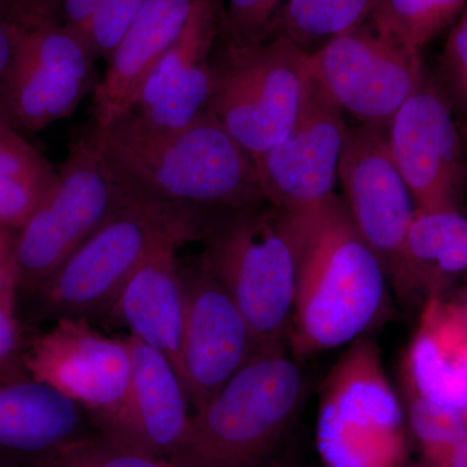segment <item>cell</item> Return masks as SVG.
I'll return each mask as SVG.
<instances>
[{
    "mask_svg": "<svg viewBox=\"0 0 467 467\" xmlns=\"http://www.w3.org/2000/svg\"><path fill=\"white\" fill-rule=\"evenodd\" d=\"M466 7L467 0H374L367 26L387 41L420 54Z\"/></svg>",
    "mask_w": 467,
    "mask_h": 467,
    "instance_id": "cell-25",
    "label": "cell"
},
{
    "mask_svg": "<svg viewBox=\"0 0 467 467\" xmlns=\"http://www.w3.org/2000/svg\"><path fill=\"white\" fill-rule=\"evenodd\" d=\"M436 81L451 109L460 110L462 119H467V7L445 43Z\"/></svg>",
    "mask_w": 467,
    "mask_h": 467,
    "instance_id": "cell-29",
    "label": "cell"
},
{
    "mask_svg": "<svg viewBox=\"0 0 467 467\" xmlns=\"http://www.w3.org/2000/svg\"><path fill=\"white\" fill-rule=\"evenodd\" d=\"M60 3L61 0H0L3 8L26 23L39 18L57 17Z\"/></svg>",
    "mask_w": 467,
    "mask_h": 467,
    "instance_id": "cell-35",
    "label": "cell"
},
{
    "mask_svg": "<svg viewBox=\"0 0 467 467\" xmlns=\"http://www.w3.org/2000/svg\"><path fill=\"white\" fill-rule=\"evenodd\" d=\"M386 133L370 126H349L339 165L343 201L396 296L407 306L425 304L407 251L416 207L393 162Z\"/></svg>",
    "mask_w": 467,
    "mask_h": 467,
    "instance_id": "cell-9",
    "label": "cell"
},
{
    "mask_svg": "<svg viewBox=\"0 0 467 467\" xmlns=\"http://www.w3.org/2000/svg\"><path fill=\"white\" fill-rule=\"evenodd\" d=\"M405 422L378 344L367 335L350 343L319 391L318 445L326 465L402 467Z\"/></svg>",
    "mask_w": 467,
    "mask_h": 467,
    "instance_id": "cell-6",
    "label": "cell"
},
{
    "mask_svg": "<svg viewBox=\"0 0 467 467\" xmlns=\"http://www.w3.org/2000/svg\"><path fill=\"white\" fill-rule=\"evenodd\" d=\"M182 239L162 241L129 279L110 315L130 335L159 350L181 374L184 300L177 251ZM181 379V378H180Z\"/></svg>",
    "mask_w": 467,
    "mask_h": 467,
    "instance_id": "cell-20",
    "label": "cell"
},
{
    "mask_svg": "<svg viewBox=\"0 0 467 467\" xmlns=\"http://www.w3.org/2000/svg\"><path fill=\"white\" fill-rule=\"evenodd\" d=\"M217 214L126 198L109 220L42 285L46 312L90 318L110 313L129 279L162 241L204 239Z\"/></svg>",
    "mask_w": 467,
    "mask_h": 467,
    "instance_id": "cell-5",
    "label": "cell"
},
{
    "mask_svg": "<svg viewBox=\"0 0 467 467\" xmlns=\"http://www.w3.org/2000/svg\"><path fill=\"white\" fill-rule=\"evenodd\" d=\"M308 72L343 113L387 130L426 69L420 52L387 41L365 24L308 54Z\"/></svg>",
    "mask_w": 467,
    "mask_h": 467,
    "instance_id": "cell-12",
    "label": "cell"
},
{
    "mask_svg": "<svg viewBox=\"0 0 467 467\" xmlns=\"http://www.w3.org/2000/svg\"><path fill=\"white\" fill-rule=\"evenodd\" d=\"M451 304L453 306L454 312H456L457 317L460 318L461 324H462L467 331V285L463 288L459 301H453Z\"/></svg>",
    "mask_w": 467,
    "mask_h": 467,
    "instance_id": "cell-36",
    "label": "cell"
},
{
    "mask_svg": "<svg viewBox=\"0 0 467 467\" xmlns=\"http://www.w3.org/2000/svg\"><path fill=\"white\" fill-rule=\"evenodd\" d=\"M24 364L30 378L77 402L106 431L124 408L131 379L128 337H106L88 319L57 318L34 340Z\"/></svg>",
    "mask_w": 467,
    "mask_h": 467,
    "instance_id": "cell-13",
    "label": "cell"
},
{
    "mask_svg": "<svg viewBox=\"0 0 467 467\" xmlns=\"http://www.w3.org/2000/svg\"><path fill=\"white\" fill-rule=\"evenodd\" d=\"M101 3L103 0H61L58 9L61 24L79 39Z\"/></svg>",
    "mask_w": 467,
    "mask_h": 467,
    "instance_id": "cell-32",
    "label": "cell"
},
{
    "mask_svg": "<svg viewBox=\"0 0 467 467\" xmlns=\"http://www.w3.org/2000/svg\"><path fill=\"white\" fill-rule=\"evenodd\" d=\"M202 2L147 0L107 58L106 73L92 92V125L104 128L130 110L150 70L177 41Z\"/></svg>",
    "mask_w": 467,
    "mask_h": 467,
    "instance_id": "cell-19",
    "label": "cell"
},
{
    "mask_svg": "<svg viewBox=\"0 0 467 467\" xmlns=\"http://www.w3.org/2000/svg\"><path fill=\"white\" fill-rule=\"evenodd\" d=\"M57 180V169L0 116V226L17 233Z\"/></svg>",
    "mask_w": 467,
    "mask_h": 467,
    "instance_id": "cell-23",
    "label": "cell"
},
{
    "mask_svg": "<svg viewBox=\"0 0 467 467\" xmlns=\"http://www.w3.org/2000/svg\"><path fill=\"white\" fill-rule=\"evenodd\" d=\"M184 316L181 382L198 410L259 352L250 325L202 265H181Z\"/></svg>",
    "mask_w": 467,
    "mask_h": 467,
    "instance_id": "cell-15",
    "label": "cell"
},
{
    "mask_svg": "<svg viewBox=\"0 0 467 467\" xmlns=\"http://www.w3.org/2000/svg\"><path fill=\"white\" fill-rule=\"evenodd\" d=\"M275 467H291V466H287V465H278V466H275Z\"/></svg>",
    "mask_w": 467,
    "mask_h": 467,
    "instance_id": "cell-38",
    "label": "cell"
},
{
    "mask_svg": "<svg viewBox=\"0 0 467 467\" xmlns=\"http://www.w3.org/2000/svg\"><path fill=\"white\" fill-rule=\"evenodd\" d=\"M131 379L124 408L112 425L101 432L160 459H169L189 431L190 400L171 361L133 335Z\"/></svg>",
    "mask_w": 467,
    "mask_h": 467,
    "instance_id": "cell-17",
    "label": "cell"
},
{
    "mask_svg": "<svg viewBox=\"0 0 467 467\" xmlns=\"http://www.w3.org/2000/svg\"><path fill=\"white\" fill-rule=\"evenodd\" d=\"M374 0H285L269 38H285L313 54L368 23Z\"/></svg>",
    "mask_w": 467,
    "mask_h": 467,
    "instance_id": "cell-24",
    "label": "cell"
},
{
    "mask_svg": "<svg viewBox=\"0 0 467 467\" xmlns=\"http://www.w3.org/2000/svg\"><path fill=\"white\" fill-rule=\"evenodd\" d=\"M401 400L467 417V331L442 295L423 304L401 364Z\"/></svg>",
    "mask_w": 467,
    "mask_h": 467,
    "instance_id": "cell-18",
    "label": "cell"
},
{
    "mask_svg": "<svg viewBox=\"0 0 467 467\" xmlns=\"http://www.w3.org/2000/svg\"><path fill=\"white\" fill-rule=\"evenodd\" d=\"M308 84V54L285 38L248 47L223 42L207 112L254 160L290 133Z\"/></svg>",
    "mask_w": 467,
    "mask_h": 467,
    "instance_id": "cell-7",
    "label": "cell"
},
{
    "mask_svg": "<svg viewBox=\"0 0 467 467\" xmlns=\"http://www.w3.org/2000/svg\"><path fill=\"white\" fill-rule=\"evenodd\" d=\"M281 213L297 254L292 356L310 358L339 348L382 324L391 312V285L353 225L342 196L308 211Z\"/></svg>",
    "mask_w": 467,
    "mask_h": 467,
    "instance_id": "cell-2",
    "label": "cell"
},
{
    "mask_svg": "<svg viewBox=\"0 0 467 467\" xmlns=\"http://www.w3.org/2000/svg\"><path fill=\"white\" fill-rule=\"evenodd\" d=\"M461 135H462L463 146H465L466 161H467V119H459Z\"/></svg>",
    "mask_w": 467,
    "mask_h": 467,
    "instance_id": "cell-37",
    "label": "cell"
},
{
    "mask_svg": "<svg viewBox=\"0 0 467 467\" xmlns=\"http://www.w3.org/2000/svg\"><path fill=\"white\" fill-rule=\"evenodd\" d=\"M147 0H103L79 36L94 60L109 58Z\"/></svg>",
    "mask_w": 467,
    "mask_h": 467,
    "instance_id": "cell-28",
    "label": "cell"
},
{
    "mask_svg": "<svg viewBox=\"0 0 467 467\" xmlns=\"http://www.w3.org/2000/svg\"><path fill=\"white\" fill-rule=\"evenodd\" d=\"M94 61L57 17L26 23L0 86V116L26 133L72 116L97 88Z\"/></svg>",
    "mask_w": 467,
    "mask_h": 467,
    "instance_id": "cell-10",
    "label": "cell"
},
{
    "mask_svg": "<svg viewBox=\"0 0 467 467\" xmlns=\"http://www.w3.org/2000/svg\"><path fill=\"white\" fill-rule=\"evenodd\" d=\"M26 23L0 5V86L5 81Z\"/></svg>",
    "mask_w": 467,
    "mask_h": 467,
    "instance_id": "cell-31",
    "label": "cell"
},
{
    "mask_svg": "<svg viewBox=\"0 0 467 467\" xmlns=\"http://www.w3.org/2000/svg\"><path fill=\"white\" fill-rule=\"evenodd\" d=\"M285 0H221L220 39L248 47L269 39Z\"/></svg>",
    "mask_w": 467,
    "mask_h": 467,
    "instance_id": "cell-27",
    "label": "cell"
},
{
    "mask_svg": "<svg viewBox=\"0 0 467 467\" xmlns=\"http://www.w3.org/2000/svg\"><path fill=\"white\" fill-rule=\"evenodd\" d=\"M202 241L199 260L241 309L259 352L290 349L297 254L284 214L267 204L233 212Z\"/></svg>",
    "mask_w": 467,
    "mask_h": 467,
    "instance_id": "cell-4",
    "label": "cell"
},
{
    "mask_svg": "<svg viewBox=\"0 0 467 467\" xmlns=\"http://www.w3.org/2000/svg\"><path fill=\"white\" fill-rule=\"evenodd\" d=\"M409 264L425 300L467 275V217L462 212L416 211L408 234Z\"/></svg>",
    "mask_w": 467,
    "mask_h": 467,
    "instance_id": "cell-22",
    "label": "cell"
},
{
    "mask_svg": "<svg viewBox=\"0 0 467 467\" xmlns=\"http://www.w3.org/2000/svg\"><path fill=\"white\" fill-rule=\"evenodd\" d=\"M221 0H204L160 58L128 113L159 129L189 125L207 110L220 39Z\"/></svg>",
    "mask_w": 467,
    "mask_h": 467,
    "instance_id": "cell-16",
    "label": "cell"
},
{
    "mask_svg": "<svg viewBox=\"0 0 467 467\" xmlns=\"http://www.w3.org/2000/svg\"><path fill=\"white\" fill-rule=\"evenodd\" d=\"M20 337L14 316L0 308V377L7 376L17 364Z\"/></svg>",
    "mask_w": 467,
    "mask_h": 467,
    "instance_id": "cell-33",
    "label": "cell"
},
{
    "mask_svg": "<svg viewBox=\"0 0 467 467\" xmlns=\"http://www.w3.org/2000/svg\"><path fill=\"white\" fill-rule=\"evenodd\" d=\"M416 467H467V429L444 448L423 453Z\"/></svg>",
    "mask_w": 467,
    "mask_h": 467,
    "instance_id": "cell-34",
    "label": "cell"
},
{
    "mask_svg": "<svg viewBox=\"0 0 467 467\" xmlns=\"http://www.w3.org/2000/svg\"><path fill=\"white\" fill-rule=\"evenodd\" d=\"M306 377L290 349L264 350L192 414L177 467H259L299 413Z\"/></svg>",
    "mask_w": 467,
    "mask_h": 467,
    "instance_id": "cell-3",
    "label": "cell"
},
{
    "mask_svg": "<svg viewBox=\"0 0 467 467\" xmlns=\"http://www.w3.org/2000/svg\"><path fill=\"white\" fill-rule=\"evenodd\" d=\"M349 126L309 76L303 109L284 140L254 160L266 204L295 213L330 201Z\"/></svg>",
    "mask_w": 467,
    "mask_h": 467,
    "instance_id": "cell-14",
    "label": "cell"
},
{
    "mask_svg": "<svg viewBox=\"0 0 467 467\" xmlns=\"http://www.w3.org/2000/svg\"><path fill=\"white\" fill-rule=\"evenodd\" d=\"M387 144L416 211L462 212L467 161L459 119L434 77L425 73L387 128Z\"/></svg>",
    "mask_w": 467,
    "mask_h": 467,
    "instance_id": "cell-11",
    "label": "cell"
},
{
    "mask_svg": "<svg viewBox=\"0 0 467 467\" xmlns=\"http://www.w3.org/2000/svg\"><path fill=\"white\" fill-rule=\"evenodd\" d=\"M84 411L50 384L12 380L0 387V448L48 456L81 438Z\"/></svg>",
    "mask_w": 467,
    "mask_h": 467,
    "instance_id": "cell-21",
    "label": "cell"
},
{
    "mask_svg": "<svg viewBox=\"0 0 467 467\" xmlns=\"http://www.w3.org/2000/svg\"><path fill=\"white\" fill-rule=\"evenodd\" d=\"M47 457L45 467H168L164 461L103 434L81 436Z\"/></svg>",
    "mask_w": 467,
    "mask_h": 467,
    "instance_id": "cell-26",
    "label": "cell"
},
{
    "mask_svg": "<svg viewBox=\"0 0 467 467\" xmlns=\"http://www.w3.org/2000/svg\"><path fill=\"white\" fill-rule=\"evenodd\" d=\"M125 201L91 128L70 143L57 186L16 234L18 284L42 287Z\"/></svg>",
    "mask_w": 467,
    "mask_h": 467,
    "instance_id": "cell-8",
    "label": "cell"
},
{
    "mask_svg": "<svg viewBox=\"0 0 467 467\" xmlns=\"http://www.w3.org/2000/svg\"><path fill=\"white\" fill-rule=\"evenodd\" d=\"M92 133L125 198L217 216L266 204L254 159L207 110L178 129L126 113Z\"/></svg>",
    "mask_w": 467,
    "mask_h": 467,
    "instance_id": "cell-1",
    "label": "cell"
},
{
    "mask_svg": "<svg viewBox=\"0 0 467 467\" xmlns=\"http://www.w3.org/2000/svg\"><path fill=\"white\" fill-rule=\"evenodd\" d=\"M15 243L16 235L14 232L0 226V308L11 313L15 288L18 284Z\"/></svg>",
    "mask_w": 467,
    "mask_h": 467,
    "instance_id": "cell-30",
    "label": "cell"
}]
</instances>
